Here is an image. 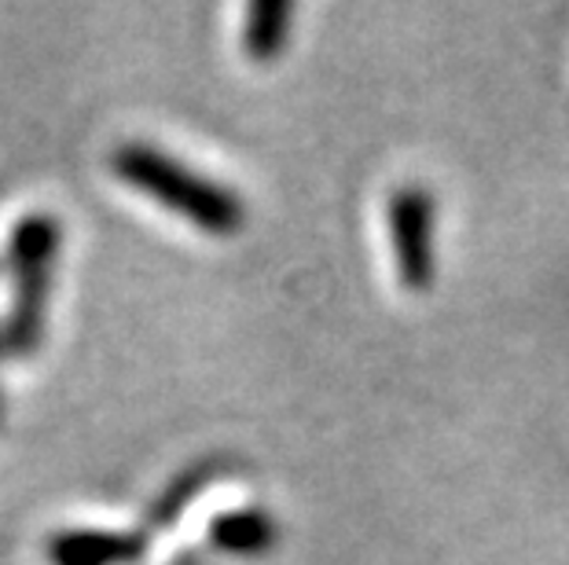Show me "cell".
Instances as JSON below:
<instances>
[{
	"label": "cell",
	"instance_id": "obj_2",
	"mask_svg": "<svg viewBox=\"0 0 569 565\" xmlns=\"http://www.w3.org/2000/svg\"><path fill=\"white\" fill-rule=\"evenodd\" d=\"M59 254V221L48 213H30L16 224L8 243V269L16 280L11 312L0 327V349L11 356H30L44 334V305L52 264Z\"/></svg>",
	"mask_w": 569,
	"mask_h": 565
},
{
	"label": "cell",
	"instance_id": "obj_4",
	"mask_svg": "<svg viewBox=\"0 0 569 565\" xmlns=\"http://www.w3.org/2000/svg\"><path fill=\"white\" fill-rule=\"evenodd\" d=\"M143 551L140 533H100V528H67L48 539L52 565H129Z\"/></svg>",
	"mask_w": 569,
	"mask_h": 565
},
{
	"label": "cell",
	"instance_id": "obj_3",
	"mask_svg": "<svg viewBox=\"0 0 569 565\" xmlns=\"http://www.w3.org/2000/svg\"><path fill=\"white\" fill-rule=\"evenodd\" d=\"M386 228L397 280L408 291H427L438 280V202L419 184L397 188L386 206Z\"/></svg>",
	"mask_w": 569,
	"mask_h": 565
},
{
	"label": "cell",
	"instance_id": "obj_1",
	"mask_svg": "<svg viewBox=\"0 0 569 565\" xmlns=\"http://www.w3.org/2000/svg\"><path fill=\"white\" fill-rule=\"evenodd\" d=\"M111 165L122 184L143 191L169 213L184 218L210 235H232L243 228L247 210L232 188L213 184L210 176L196 173L173 154L159 151L154 143L129 140L111 154Z\"/></svg>",
	"mask_w": 569,
	"mask_h": 565
},
{
	"label": "cell",
	"instance_id": "obj_5",
	"mask_svg": "<svg viewBox=\"0 0 569 565\" xmlns=\"http://www.w3.org/2000/svg\"><path fill=\"white\" fill-rule=\"evenodd\" d=\"M276 539H280V525L261 507L224 511L210 522V544L228 555H264L276 547Z\"/></svg>",
	"mask_w": 569,
	"mask_h": 565
},
{
	"label": "cell",
	"instance_id": "obj_6",
	"mask_svg": "<svg viewBox=\"0 0 569 565\" xmlns=\"http://www.w3.org/2000/svg\"><path fill=\"white\" fill-rule=\"evenodd\" d=\"M290 19H295L290 0H258V4H250L243 22V48L250 59L269 63V59L280 56L290 38Z\"/></svg>",
	"mask_w": 569,
	"mask_h": 565
}]
</instances>
